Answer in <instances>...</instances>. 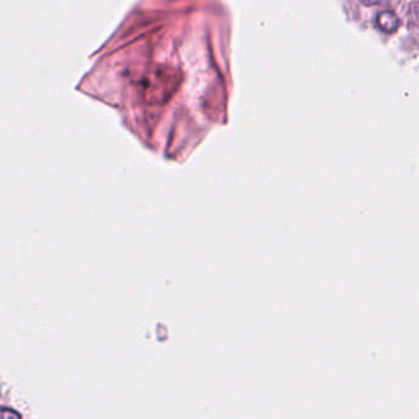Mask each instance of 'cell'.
<instances>
[{
  "mask_svg": "<svg viewBox=\"0 0 419 419\" xmlns=\"http://www.w3.org/2000/svg\"><path fill=\"white\" fill-rule=\"evenodd\" d=\"M375 24L381 31L386 33H395L400 28V19L391 10L380 11L375 17Z\"/></svg>",
  "mask_w": 419,
  "mask_h": 419,
  "instance_id": "6da1fadb",
  "label": "cell"
},
{
  "mask_svg": "<svg viewBox=\"0 0 419 419\" xmlns=\"http://www.w3.org/2000/svg\"><path fill=\"white\" fill-rule=\"evenodd\" d=\"M0 418H20V414L11 409H0Z\"/></svg>",
  "mask_w": 419,
  "mask_h": 419,
  "instance_id": "7a4b0ae2",
  "label": "cell"
},
{
  "mask_svg": "<svg viewBox=\"0 0 419 419\" xmlns=\"http://www.w3.org/2000/svg\"><path fill=\"white\" fill-rule=\"evenodd\" d=\"M364 3L365 6H377L381 3H386L389 0H362Z\"/></svg>",
  "mask_w": 419,
  "mask_h": 419,
  "instance_id": "3957f363",
  "label": "cell"
}]
</instances>
